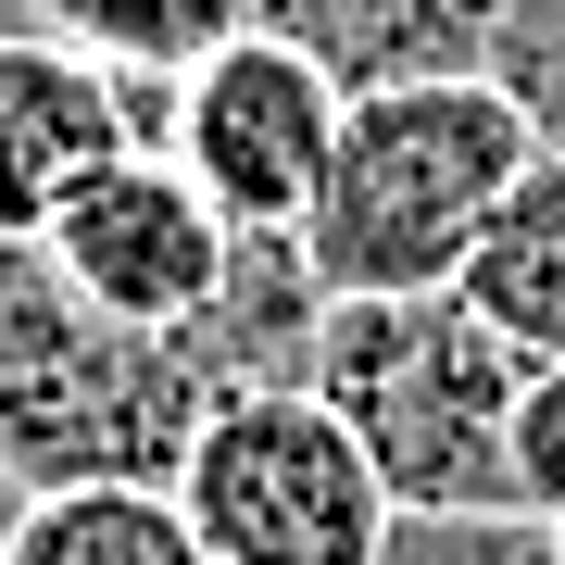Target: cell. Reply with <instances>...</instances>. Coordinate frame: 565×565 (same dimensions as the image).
I'll return each mask as SVG.
<instances>
[{"label":"cell","instance_id":"cell-6","mask_svg":"<svg viewBox=\"0 0 565 565\" xmlns=\"http://www.w3.org/2000/svg\"><path fill=\"white\" fill-rule=\"evenodd\" d=\"M39 252H51L114 327H151V340H163V327H202V315L226 302V277H239V226H226L163 151H126Z\"/></svg>","mask_w":565,"mask_h":565},{"label":"cell","instance_id":"cell-9","mask_svg":"<svg viewBox=\"0 0 565 565\" xmlns=\"http://www.w3.org/2000/svg\"><path fill=\"white\" fill-rule=\"evenodd\" d=\"M452 302L478 315L515 364H565V151H541V163L503 189V214L478 226Z\"/></svg>","mask_w":565,"mask_h":565},{"label":"cell","instance_id":"cell-15","mask_svg":"<svg viewBox=\"0 0 565 565\" xmlns=\"http://www.w3.org/2000/svg\"><path fill=\"white\" fill-rule=\"evenodd\" d=\"M13 25H39V0H0V39H13Z\"/></svg>","mask_w":565,"mask_h":565},{"label":"cell","instance_id":"cell-5","mask_svg":"<svg viewBox=\"0 0 565 565\" xmlns=\"http://www.w3.org/2000/svg\"><path fill=\"white\" fill-rule=\"evenodd\" d=\"M340 126H352V88L264 25V39L214 51L202 76H177V151L163 163H177L239 239H302L327 163H340Z\"/></svg>","mask_w":565,"mask_h":565},{"label":"cell","instance_id":"cell-17","mask_svg":"<svg viewBox=\"0 0 565 565\" xmlns=\"http://www.w3.org/2000/svg\"><path fill=\"white\" fill-rule=\"evenodd\" d=\"M553 565H565V527H553Z\"/></svg>","mask_w":565,"mask_h":565},{"label":"cell","instance_id":"cell-18","mask_svg":"<svg viewBox=\"0 0 565 565\" xmlns=\"http://www.w3.org/2000/svg\"><path fill=\"white\" fill-rule=\"evenodd\" d=\"M0 490H13V478H0Z\"/></svg>","mask_w":565,"mask_h":565},{"label":"cell","instance_id":"cell-13","mask_svg":"<svg viewBox=\"0 0 565 565\" xmlns=\"http://www.w3.org/2000/svg\"><path fill=\"white\" fill-rule=\"evenodd\" d=\"M515 515L565 527V364H541L515 403Z\"/></svg>","mask_w":565,"mask_h":565},{"label":"cell","instance_id":"cell-12","mask_svg":"<svg viewBox=\"0 0 565 565\" xmlns=\"http://www.w3.org/2000/svg\"><path fill=\"white\" fill-rule=\"evenodd\" d=\"M490 76L527 102V126L565 151V0H515V25H503V63Z\"/></svg>","mask_w":565,"mask_h":565},{"label":"cell","instance_id":"cell-16","mask_svg":"<svg viewBox=\"0 0 565 565\" xmlns=\"http://www.w3.org/2000/svg\"><path fill=\"white\" fill-rule=\"evenodd\" d=\"M13 503H25V490H0V541H13Z\"/></svg>","mask_w":565,"mask_h":565},{"label":"cell","instance_id":"cell-11","mask_svg":"<svg viewBox=\"0 0 565 565\" xmlns=\"http://www.w3.org/2000/svg\"><path fill=\"white\" fill-rule=\"evenodd\" d=\"M39 25L63 51H88L102 76H202L214 51L264 39V0H39Z\"/></svg>","mask_w":565,"mask_h":565},{"label":"cell","instance_id":"cell-10","mask_svg":"<svg viewBox=\"0 0 565 565\" xmlns=\"http://www.w3.org/2000/svg\"><path fill=\"white\" fill-rule=\"evenodd\" d=\"M0 565H214V553L189 527L177 478H63L13 503Z\"/></svg>","mask_w":565,"mask_h":565},{"label":"cell","instance_id":"cell-4","mask_svg":"<svg viewBox=\"0 0 565 565\" xmlns=\"http://www.w3.org/2000/svg\"><path fill=\"white\" fill-rule=\"evenodd\" d=\"M177 503L214 565H390L403 503L364 465L327 390H252L226 403L177 465Z\"/></svg>","mask_w":565,"mask_h":565},{"label":"cell","instance_id":"cell-14","mask_svg":"<svg viewBox=\"0 0 565 565\" xmlns=\"http://www.w3.org/2000/svg\"><path fill=\"white\" fill-rule=\"evenodd\" d=\"M390 565H553V527H403Z\"/></svg>","mask_w":565,"mask_h":565},{"label":"cell","instance_id":"cell-8","mask_svg":"<svg viewBox=\"0 0 565 565\" xmlns=\"http://www.w3.org/2000/svg\"><path fill=\"white\" fill-rule=\"evenodd\" d=\"M289 51H315L352 88H440V76H490L503 63L515 0H264Z\"/></svg>","mask_w":565,"mask_h":565},{"label":"cell","instance_id":"cell-1","mask_svg":"<svg viewBox=\"0 0 565 565\" xmlns=\"http://www.w3.org/2000/svg\"><path fill=\"white\" fill-rule=\"evenodd\" d=\"M327 289L302 239H239L202 327H114L39 239H0V478H177L189 440L252 390H315Z\"/></svg>","mask_w":565,"mask_h":565},{"label":"cell","instance_id":"cell-2","mask_svg":"<svg viewBox=\"0 0 565 565\" xmlns=\"http://www.w3.org/2000/svg\"><path fill=\"white\" fill-rule=\"evenodd\" d=\"M553 139L527 126L503 76H440V88H364L340 126L315 214H302V264L327 302H415L452 289L478 226L503 214V189L541 163Z\"/></svg>","mask_w":565,"mask_h":565},{"label":"cell","instance_id":"cell-7","mask_svg":"<svg viewBox=\"0 0 565 565\" xmlns=\"http://www.w3.org/2000/svg\"><path fill=\"white\" fill-rule=\"evenodd\" d=\"M126 151H139L126 76L63 51L51 25H13L0 39V239H51Z\"/></svg>","mask_w":565,"mask_h":565},{"label":"cell","instance_id":"cell-3","mask_svg":"<svg viewBox=\"0 0 565 565\" xmlns=\"http://www.w3.org/2000/svg\"><path fill=\"white\" fill-rule=\"evenodd\" d=\"M541 364H515L452 289L415 302H327L315 390L340 403L364 465L390 478L403 527H527L515 515V403Z\"/></svg>","mask_w":565,"mask_h":565}]
</instances>
